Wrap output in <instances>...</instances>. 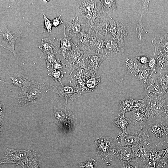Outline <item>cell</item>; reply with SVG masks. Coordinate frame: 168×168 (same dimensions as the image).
Returning a JSON list of instances; mask_svg holds the SVG:
<instances>
[{
  "instance_id": "obj_1",
  "label": "cell",
  "mask_w": 168,
  "mask_h": 168,
  "mask_svg": "<svg viewBox=\"0 0 168 168\" xmlns=\"http://www.w3.org/2000/svg\"><path fill=\"white\" fill-rule=\"evenodd\" d=\"M139 126L148 136L152 150H163L168 146L167 113H162L155 117L150 116Z\"/></svg>"
},
{
  "instance_id": "obj_2",
  "label": "cell",
  "mask_w": 168,
  "mask_h": 168,
  "mask_svg": "<svg viewBox=\"0 0 168 168\" xmlns=\"http://www.w3.org/2000/svg\"><path fill=\"white\" fill-rule=\"evenodd\" d=\"M52 120L65 133H69L74 128V115L71 109L66 105L61 104L54 105Z\"/></svg>"
},
{
  "instance_id": "obj_3",
  "label": "cell",
  "mask_w": 168,
  "mask_h": 168,
  "mask_svg": "<svg viewBox=\"0 0 168 168\" xmlns=\"http://www.w3.org/2000/svg\"><path fill=\"white\" fill-rule=\"evenodd\" d=\"M48 90V87L44 83L37 85L19 93L17 100L21 106L34 104L40 101L45 93Z\"/></svg>"
},
{
  "instance_id": "obj_4",
  "label": "cell",
  "mask_w": 168,
  "mask_h": 168,
  "mask_svg": "<svg viewBox=\"0 0 168 168\" xmlns=\"http://www.w3.org/2000/svg\"><path fill=\"white\" fill-rule=\"evenodd\" d=\"M115 141L117 145L119 147L131 146L133 147L144 145H150L148 136L141 128L133 134L119 133L116 138Z\"/></svg>"
},
{
  "instance_id": "obj_5",
  "label": "cell",
  "mask_w": 168,
  "mask_h": 168,
  "mask_svg": "<svg viewBox=\"0 0 168 168\" xmlns=\"http://www.w3.org/2000/svg\"><path fill=\"white\" fill-rule=\"evenodd\" d=\"M98 155L107 162L113 161L115 158L113 150L117 145L112 137L101 136L94 141Z\"/></svg>"
},
{
  "instance_id": "obj_6",
  "label": "cell",
  "mask_w": 168,
  "mask_h": 168,
  "mask_svg": "<svg viewBox=\"0 0 168 168\" xmlns=\"http://www.w3.org/2000/svg\"><path fill=\"white\" fill-rule=\"evenodd\" d=\"M95 35L89 33L82 29L81 33L74 39V44L77 45L82 52L83 54L87 57L96 52L95 47Z\"/></svg>"
},
{
  "instance_id": "obj_7",
  "label": "cell",
  "mask_w": 168,
  "mask_h": 168,
  "mask_svg": "<svg viewBox=\"0 0 168 168\" xmlns=\"http://www.w3.org/2000/svg\"><path fill=\"white\" fill-rule=\"evenodd\" d=\"M48 90L56 93L62 98L64 99L67 104L68 99L72 101L77 100L82 95L81 91L70 82L67 84L60 86L52 85L48 87Z\"/></svg>"
},
{
  "instance_id": "obj_8",
  "label": "cell",
  "mask_w": 168,
  "mask_h": 168,
  "mask_svg": "<svg viewBox=\"0 0 168 168\" xmlns=\"http://www.w3.org/2000/svg\"><path fill=\"white\" fill-rule=\"evenodd\" d=\"M32 150H17L7 148L0 164L13 163L21 165L31 153Z\"/></svg>"
},
{
  "instance_id": "obj_9",
  "label": "cell",
  "mask_w": 168,
  "mask_h": 168,
  "mask_svg": "<svg viewBox=\"0 0 168 168\" xmlns=\"http://www.w3.org/2000/svg\"><path fill=\"white\" fill-rule=\"evenodd\" d=\"M110 24L109 34L124 50L125 43L127 40L128 30L122 22L115 21L111 17L110 19Z\"/></svg>"
},
{
  "instance_id": "obj_10",
  "label": "cell",
  "mask_w": 168,
  "mask_h": 168,
  "mask_svg": "<svg viewBox=\"0 0 168 168\" xmlns=\"http://www.w3.org/2000/svg\"><path fill=\"white\" fill-rule=\"evenodd\" d=\"M0 34L3 40L0 43V46L12 52L15 56H17L16 52L15 45L17 38L21 35V31L16 30L11 31L7 28V24L5 30L2 32L0 30Z\"/></svg>"
},
{
  "instance_id": "obj_11",
  "label": "cell",
  "mask_w": 168,
  "mask_h": 168,
  "mask_svg": "<svg viewBox=\"0 0 168 168\" xmlns=\"http://www.w3.org/2000/svg\"><path fill=\"white\" fill-rule=\"evenodd\" d=\"M148 97L150 105V109L151 114L150 116L155 117L162 113H167L168 103L166 98L160 96Z\"/></svg>"
},
{
  "instance_id": "obj_12",
  "label": "cell",
  "mask_w": 168,
  "mask_h": 168,
  "mask_svg": "<svg viewBox=\"0 0 168 168\" xmlns=\"http://www.w3.org/2000/svg\"><path fill=\"white\" fill-rule=\"evenodd\" d=\"M156 75L153 74L151 78L143 83L146 95L148 97L160 96L166 98L167 95L164 92L158 83Z\"/></svg>"
},
{
  "instance_id": "obj_13",
  "label": "cell",
  "mask_w": 168,
  "mask_h": 168,
  "mask_svg": "<svg viewBox=\"0 0 168 168\" xmlns=\"http://www.w3.org/2000/svg\"><path fill=\"white\" fill-rule=\"evenodd\" d=\"M108 34L104 37L105 47L103 54L105 59L117 55L124 51L112 35Z\"/></svg>"
},
{
  "instance_id": "obj_14",
  "label": "cell",
  "mask_w": 168,
  "mask_h": 168,
  "mask_svg": "<svg viewBox=\"0 0 168 168\" xmlns=\"http://www.w3.org/2000/svg\"><path fill=\"white\" fill-rule=\"evenodd\" d=\"M13 85L19 87L21 91H24L37 85L39 83L32 78L21 74L15 73L14 76L10 77Z\"/></svg>"
},
{
  "instance_id": "obj_15",
  "label": "cell",
  "mask_w": 168,
  "mask_h": 168,
  "mask_svg": "<svg viewBox=\"0 0 168 168\" xmlns=\"http://www.w3.org/2000/svg\"><path fill=\"white\" fill-rule=\"evenodd\" d=\"M152 43L155 48L154 54H161L168 55V33L156 35Z\"/></svg>"
},
{
  "instance_id": "obj_16",
  "label": "cell",
  "mask_w": 168,
  "mask_h": 168,
  "mask_svg": "<svg viewBox=\"0 0 168 168\" xmlns=\"http://www.w3.org/2000/svg\"><path fill=\"white\" fill-rule=\"evenodd\" d=\"M113 153L115 157L120 160L123 163L130 162L137 158L132 147H119L117 146L114 149Z\"/></svg>"
},
{
  "instance_id": "obj_17",
  "label": "cell",
  "mask_w": 168,
  "mask_h": 168,
  "mask_svg": "<svg viewBox=\"0 0 168 168\" xmlns=\"http://www.w3.org/2000/svg\"><path fill=\"white\" fill-rule=\"evenodd\" d=\"M64 23V30L66 35L72 39L76 38L82 31V26L76 15L72 21H65Z\"/></svg>"
},
{
  "instance_id": "obj_18",
  "label": "cell",
  "mask_w": 168,
  "mask_h": 168,
  "mask_svg": "<svg viewBox=\"0 0 168 168\" xmlns=\"http://www.w3.org/2000/svg\"><path fill=\"white\" fill-rule=\"evenodd\" d=\"M131 116L129 119L130 124L133 125L144 123L148 119L151 114L150 108L148 109H138L131 112Z\"/></svg>"
},
{
  "instance_id": "obj_19",
  "label": "cell",
  "mask_w": 168,
  "mask_h": 168,
  "mask_svg": "<svg viewBox=\"0 0 168 168\" xmlns=\"http://www.w3.org/2000/svg\"><path fill=\"white\" fill-rule=\"evenodd\" d=\"M98 0H81L77 2L76 15L83 16L96 9Z\"/></svg>"
},
{
  "instance_id": "obj_20",
  "label": "cell",
  "mask_w": 168,
  "mask_h": 168,
  "mask_svg": "<svg viewBox=\"0 0 168 168\" xmlns=\"http://www.w3.org/2000/svg\"><path fill=\"white\" fill-rule=\"evenodd\" d=\"M82 54V52L78 46L74 44L72 50L67 53L63 57L64 62L66 67L69 68L71 70L74 63Z\"/></svg>"
},
{
  "instance_id": "obj_21",
  "label": "cell",
  "mask_w": 168,
  "mask_h": 168,
  "mask_svg": "<svg viewBox=\"0 0 168 168\" xmlns=\"http://www.w3.org/2000/svg\"><path fill=\"white\" fill-rule=\"evenodd\" d=\"M132 147L136 157L139 158L144 164H148L152 151L150 145H144Z\"/></svg>"
},
{
  "instance_id": "obj_22",
  "label": "cell",
  "mask_w": 168,
  "mask_h": 168,
  "mask_svg": "<svg viewBox=\"0 0 168 168\" xmlns=\"http://www.w3.org/2000/svg\"><path fill=\"white\" fill-rule=\"evenodd\" d=\"M138 107V100L131 98L121 100L119 104V111L118 115H124L127 112H131Z\"/></svg>"
},
{
  "instance_id": "obj_23",
  "label": "cell",
  "mask_w": 168,
  "mask_h": 168,
  "mask_svg": "<svg viewBox=\"0 0 168 168\" xmlns=\"http://www.w3.org/2000/svg\"><path fill=\"white\" fill-rule=\"evenodd\" d=\"M58 39L60 46L58 49L56 50L55 53L61 55L64 57L67 53L72 50L74 44L72 38L66 35L64 30L63 36Z\"/></svg>"
},
{
  "instance_id": "obj_24",
  "label": "cell",
  "mask_w": 168,
  "mask_h": 168,
  "mask_svg": "<svg viewBox=\"0 0 168 168\" xmlns=\"http://www.w3.org/2000/svg\"><path fill=\"white\" fill-rule=\"evenodd\" d=\"M88 68L98 75V69L102 62L105 59L104 55L96 52L87 57Z\"/></svg>"
},
{
  "instance_id": "obj_25",
  "label": "cell",
  "mask_w": 168,
  "mask_h": 168,
  "mask_svg": "<svg viewBox=\"0 0 168 168\" xmlns=\"http://www.w3.org/2000/svg\"><path fill=\"white\" fill-rule=\"evenodd\" d=\"M58 39H51L49 37L42 39L40 44L38 48L44 54L53 52V49H57L55 47L58 46L59 43Z\"/></svg>"
},
{
  "instance_id": "obj_26",
  "label": "cell",
  "mask_w": 168,
  "mask_h": 168,
  "mask_svg": "<svg viewBox=\"0 0 168 168\" xmlns=\"http://www.w3.org/2000/svg\"><path fill=\"white\" fill-rule=\"evenodd\" d=\"M153 74L147 65H143L140 63L138 70L134 77L143 84L151 78Z\"/></svg>"
},
{
  "instance_id": "obj_27",
  "label": "cell",
  "mask_w": 168,
  "mask_h": 168,
  "mask_svg": "<svg viewBox=\"0 0 168 168\" xmlns=\"http://www.w3.org/2000/svg\"><path fill=\"white\" fill-rule=\"evenodd\" d=\"M32 154L21 166L22 168H41L40 155L33 150Z\"/></svg>"
},
{
  "instance_id": "obj_28",
  "label": "cell",
  "mask_w": 168,
  "mask_h": 168,
  "mask_svg": "<svg viewBox=\"0 0 168 168\" xmlns=\"http://www.w3.org/2000/svg\"><path fill=\"white\" fill-rule=\"evenodd\" d=\"M142 6L140 11V15L138 22L136 27V30L138 31V38L139 40H141L142 38L143 29L142 27V19L144 14L148 11V7L150 0H142Z\"/></svg>"
},
{
  "instance_id": "obj_29",
  "label": "cell",
  "mask_w": 168,
  "mask_h": 168,
  "mask_svg": "<svg viewBox=\"0 0 168 168\" xmlns=\"http://www.w3.org/2000/svg\"><path fill=\"white\" fill-rule=\"evenodd\" d=\"M112 123L115 126L120 129L123 133L128 134L126 128L130 124V121L129 119L126 118L124 115H118V116L114 118Z\"/></svg>"
},
{
  "instance_id": "obj_30",
  "label": "cell",
  "mask_w": 168,
  "mask_h": 168,
  "mask_svg": "<svg viewBox=\"0 0 168 168\" xmlns=\"http://www.w3.org/2000/svg\"><path fill=\"white\" fill-rule=\"evenodd\" d=\"M98 2L101 3V9L109 16L116 11L117 6L115 0H98Z\"/></svg>"
},
{
  "instance_id": "obj_31",
  "label": "cell",
  "mask_w": 168,
  "mask_h": 168,
  "mask_svg": "<svg viewBox=\"0 0 168 168\" xmlns=\"http://www.w3.org/2000/svg\"><path fill=\"white\" fill-rule=\"evenodd\" d=\"M157 81L162 90L166 95H168V72H157Z\"/></svg>"
},
{
  "instance_id": "obj_32",
  "label": "cell",
  "mask_w": 168,
  "mask_h": 168,
  "mask_svg": "<svg viewBox=\"0 0 168 168\" xmlns=\"http://www.w3.org/2000/svg\"><path fill=\"white\" fill-rule=\"evenodd\" d=\"M101 79L98 75H95L86 80L85 86L87 92L94 91L100 83Z\"/></svg>"
},
{
  "instance_id": "obj_33",
  "label": "cell",
  "mask_w": 168,
  "mask_h": 168,
  "mask_svg": "<svg viewBox=\"0 0 168 168\" xmlns=\"http://www.w3.org/2000/svg\"><path fill=\"white\" fill-rule=\"evenodd\" d=\"M139 64L136 59L127 58L125 62L127 73L134 76L138 70Z\"/></svg>"
},
{
  "instance_id": "obj_34",
  "label": "cell",
  "mask_w": 168,
  "mask_h": 168,
  "mask_svg": "<svg viewBox=\"0 0 168 168\" xmlns=\"http://www.w3.org/2000/svg\"><path fill=\"white\" fill-rule=\"evenodd\" d=\"M80 68L88 69L87 57H86L83 54L76 60L73 64L70 74L71 75L74 71Z\"/></svg>"
},
{
  "instance_id": "obj_35",
  "label": "cell",
  "mask_w": 168,
  "mask_h": 168,
  "mask_svg": "<svg viewBox=\"0 0 168 168\" xmlns=\"http://www.w3.org/2000/svg\"><path fill=\"white\" fill-rule=\"evenodd\" d=\"M49 72L48 75L52 77L56 82H59L61 85H63L61 79L64 74L66 73L65 70H59L52 69Z\"/></svg>"
},
{
  "instance_id": "obj_36",
  "label": "cell",
  "mask_w": 168,
  "mask_h": 168,
  "mask_svg": "<svg viewBox=\"0 0 168 168\" xmlns=\"http://www.w3.org/2000/svg\"><path fill=\"white\" fill-rule=\"evenodd\" d=\"M56 54L54 53V51L44 54L47 68L49 71L53 69V65L57 61Z\"/></svg>"
},
{
  "instance_id": "obj_37",
  "label": "cell",
  "mask_w": 168,
  "mask_h": 168,
  "mask_svg": "<svg viewBox=\"0 0 168 168\" xmlns=\"http://www.w3.org/2000/svg\"><path fill=\"white\" fill-rule=\"evenodd\" d=\"M97 162L93 159H91L86 161L79 164L76 166L77 168H96Z\"/></svg>"
},
{
  "instance_id": "obj_38",
  "label": "cell",
  "mask_w": 168,
  "mask_h": 168,
  "mask_svg": "<svg viewBox=\"0 0 168 168\" xmlns=\"http://www.w3.org/2000/svg\"><path fill=\"white\" fill-rule=\"evenodd\" d=\"M147 66L153 74H157V60L155 56L149 57Z\"/></svg>"
},
{
  "instance_id": "obj_39",
  "label": "cell",
  "mask_w": 168,
  "mask_h": 168,
  "mask_svg": "<svg viewBox=\"0 0 168 168\" xmlns=\"http://www.w3.org/2000/svg\"><path fill=\"white\" fill-rule=\"evenodd\" d=\"M159 163L165 166L168 164V146L162 150L161 157L156 164Z\"/></svg>"
},
{
  "instance_id": "obj_40",
  "label": "cell",
  "mask_w": 168,
  "mask_h": 168,
  "mask_svg": "<svg viewBox=\"0 0 168 168\" xmlns=\"http://www.w3.org/2000/svg\"><path fill=\"white\" fill-rule=\"evenodd\" d=\"M44 20V24L43 26L44 28V32L46 31L49 33L52 31L53 26L52 21L49 20L44 14H43Z\"/></svg>"
},
{
  "instance_id": "obj_41",
  "label": "cell",
  "mask_w": 168,
  "mask_h": 168,
  "mask_svg": "<svg viewBox=\"0 0 168 168\" xmlns=\"http://www.w3.org/2000/svg\"><path fill=\"white\" fill-rule=\"evenodd\" d=\"M5 106L4 104L0 102V133H1L3 128V119L4 118L5 111Z\"/></svg>"
},
{
  "instance_id": "obj_42",
  "label": "cell",
  "mask_w": 168,
  "mask_h": 168,
  "mask_svg": "<svg viewBox=\"0 0 168 168\" xmlns=\"http://www.w3.org/2000/svg\"><path fill=\"white\" fill-rule=\"evenodd\" d=\"M66 66L64 62L58 59L53 65V69L59 70H65Z\"/></svg>"
},
{
  "instance_id": "obj_43",
  "label": "cell",
  "mask_w": 168,
  "mask_h": 168,
  "mask_svg": "<svg viewBox=\"0 0 168 168\" xmlns=\"http://www.w3.org/2000/svg\"><path fill=\"white\" fill-rule=\"evenodd\" d=\"M135 58L139 63L143 65H147L149 61V56H135Z\"/></svg>"
},
{
  "instance_id": "obj_44",
  "label": "cell",
  "mask_w": 168,
  "mask_h": 168,
  "mask_svg": "<svg viewBox=\"0 0 168 168\" xmlns=\"http://www.w3.org/2000/svg\"><path fill=\"white\" fill-rule=\"evenodd\" d=\"M53 26L57 28L60 24L64 23L61 19V16L59 15L58 17L55 18L52 21Z\"/></svg>"
},
{
  "instance_id": "obj_45",
  "label": "cell",
  "mask_w": 168,
  "mask_h": 168,
  "mask_svg": "<svg viewBox=\"0 0 168 168\" xmlns=\"http://www.w3.org/2000/svg\"><path fill=\"white\" fill-rule=\"evenodd\" d=\"M120 168H138L137 159L134 163L132 165L130 164V162L123 163V166Z\"/></svg>"
},
{
  "instance_id": "obj_46",
  "label": "cell",
  "mask_w": 168,
  "mask_h": 168,
  "mask_svg": "<svg viewBox=\"0 0 168 168\" xmlns=\"http://www.w3.org/2000/svg\"><path fill=\"white\" fill-rule=\"evenodd\" d=\"M165 166L159 164H157V165L154 166H152L147 164H144L143 168H165Z\"/></svg>"
},
{
  "instance_id": "obj_47",
  "label": "cell",
  "mask_w": 168,
  "mask_h": 168,
  "mask_svg": "<svg viewBox=\"0 0 168 168\" xmlns=\"http://www.w3.org/2000/svg\"><path fill=\"white\" fill-rule=\"evenodd\" d=\"M167 113V114H168V110H167V113Z\"/></svg>"
},
{
  "instance_id": "obj_48",
  "label": "cell",
  "mask_w": 168,
  "mask_h": 168,
  "mask_svg": "<svg viewBox=\"0 0 168 168\" xmlns=\"http://www.w3.org/2000/svg\"><path fill=\"white\" fill-rule=\"evenodd\" d=\"M167 107H168V104H167Z\"/></svg>"
}]
</instances>
